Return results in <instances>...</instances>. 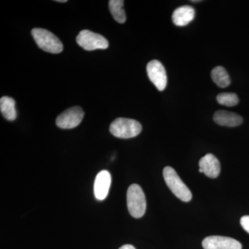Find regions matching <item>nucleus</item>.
<instances>
[{"label": "nucleus", "instance_id": "20", "mask_svg": "<svg viewBox=\"0 0 249 249\" xmlns=\"http://www.w3.org/2000/svg\"><path fill=\"white\" fill-rule=\"evenodd\" d=\"M192 2H201V0H192Z\"/></svg>", "mask_w": 249, "mask_h": 249}, {"label": "nucleus", "instance_id": "4", "mask_svg": "<svg viewBox=\"0 0 249 249\" xmlns=\"http://www.w3.org/2000/svg\"><path fill=\"white\" fill-rule=\"evenodd\" d=\"M127 205L129 214L134 218H141L146 211V199L142 188L137 184L129 187L127 192Z\"/></svg>", "mask_w": 249, "mask_h": 249}, {"label": "nucleus", "instance_id": "11", "mask_svg": "<svg viewBox=\"0 0 249 249\" xmlns=\"http://www.w3.org/2000/svg\"><path fill=\"white\" fill-rule=\"evenodd\" d=\"M213 120L216 124L227 127H237L243 123V118L236 114L227 110H218L215 111L213 116Z\"/></svg>", "mask_w": 249, "mask_h": 249}, {"label": "nucleus", "instance_id": "6", "mask_svg": "<svg viewBox=\"0 0 249 249\" xmlns=\"http://www.w3.org/2000/svg\"><path fill=\"white\" fill-rule=\"evenodd\" d=\"M85 113L81 107L76 106L69 108L57 117V126L61 129H72L77 127L83 121Z\"/></svg>", "mask_w": 249, "mask_h": 249}, {"label": "nucleus", "instance_id": "18", "mask_svg": "<svg viewBox=\"0 0 249 249\" xmlns=\"http://www.w3.org/2000/svg\"><path fill=\"white\" fill-rule=\"evenodd\" d=\"M119 249H136L134 248L133 246L130 245H125L122 246V247H121V248H119Z\"/></svg>", "mask_w": 249, "mask_h": 249}, {"label": "nucleus", "instance_id": "13", "mask_svg": "<svg viewBox=\"0 0 249 249\" xmlns=\"http://www.w3.org/2000/svg\"><path fill=\"white\" fill-rule=\"evenodd\" d=\"M16 101L9 96H3L0 99V110L6 120L13 121L17 117L16 109Z\"/></svg>", "mask_w": 249, "mask_h": 249}, {"label": "nucleus", "instance_id": "15", "mask_svg": "<svg viewBox=\"0 0 249 249\" xmlns=\"http://www.w3.org/2000/svg\"><path fill=\"white\" fill-rule=\"evenodd\" d=\"M124 1L110 0L109 1V11L116 22L124 24L126 22V15L124 9Z\"/></svg>", "mask_w": 249, "mask_h": 249}, {"label": "nucleus", "instance_id": "21", "mask_svg": "<svg viewBox=\"0 0 249 249\" xmlns=\"http://www.w3.org/2000/svg\"><path fill=\"white\" fill-rule=\"evenodd\" d=\"M199 173H203V170L201 169V168H199Z\"/></svg>", "mask_w": 249, "mask_h": 249}, {"label": "nucleus", "instance_id": "9", "mask_svg": "<svg viewBox=\"0 0 249 249\" xmlns=\"http://www.w3.org/2000/svg\"><path fill=\"white\" fill-rule=\"evenodd\" d=\"M110 173L103 170L98 174L94 182V195L98 200H103L107 197L111 185Z\"/></svg>", "mask_w": 249, "mask_h": 249}, {"label": "nucleus", "instance_id": "17", "mask_svg": "<svg viewBox=\"0 0 249 249\" xmlns=\"http://www.w3.org/2000/svg\"><path fill=\"white\" fill-rule=\"evenodd\" d=\"M240 224L242 228L249 233V216H243L240 219Z\"/></svg>", "mask_w": 249, "mask_h": 249}, {"label": "nucleus", "instance_id": "1", "mask_svg": "<svg viewBox=\"0 0 249 249\" xmlns=\"http://www.w3.org/2000/svg\"><path fill=\"white\" fill-rule=\"evenodd\" d=\"M163 175L167 186L177 197L184 202L191 200L193 195L191 191L183 182L174 168L170 166L165 167Z\"/></svg>", "mask_w": 249, "mask_h": 249}, {"label": "nucleus", "instance_id": "2", "mask_svg": "<svg viewBox=\"0 0 249 249\" xmlns=\"http://www.w3.org/2000/svg\"><path fill=\"white\" fill-rule=\"evenodd\" d=\"M109 131L117 138H133L142 132V125L139 121L134 119L118 118L111 123Z\"/></svg>", "mask_w": 249, "mask_h": 249}, {"label": "nucleus", "instance_id": "5", "mask_svg": "<svg viewBox=\"0 0 249 249\" xmlns=\"http://www.w3.org/2000/svg\"><path fill=\"white\" fill-rule=\"evenodd\" d=\"M76 42L87 51L106 49L109 47V42L104 36L89 30L80 31L76 37Z\"/></svg>", "mask_w": 249, "mask_h": 249}, {"label": "nucleus", "instance_id": "12", "mask_svg": "<svg viewBox=\"0 0 249 249\" xmlns=\"http://www.w3.org/2000/svg\"><path fill=\"white\" fill-rule=\"evenodd\" d=\"M196 16V11L191 6H180L174 11L172 19L174 24L178 27L188 25Z\"/></svg>", "mask_w": 249, "mask_h": 249}, {"label": "nucleus", "instance_id": "7", "mask_svg": "<svg viewBox=\"0 0 249 249\" xmlns=\"http://www.w3.org/2000/svg\"><path fill=\"white\" fill-rule=\"evenodd\" d=\"M147 76L150 81L155 85L159 91H162L167 86L166 71L163 65L159 60H153L147 64Z\"/></svg>", "mask_w": 249, "mask_h": 249}, {"label": "nucleus", "instance_id": "16", "mask_svg": "<svg viewBox=\"0 0 249 249\" xmlns=\"http://www.w3.org/2000/svg\"><path fill=\"white\" fill-rule=\"evenodd\" d=\"M217 101L222 106L233 107L238 104L239 98L235 93H221L217 95Z\"/></svg>", "mask_w": 249, "mask_h": 249}, {"label": "nucleus", "instance_id": "19", "mask_svg": "<svg viewBox=\"0 0 249 249\" xmlns=\"http://www.w3.org/2000/svg\"><path fill=\"white\" fill-rule=\"evenodd\" d=\"M56 1H58V2H62V3H65V2H67V0H57Z\"/></svg>", "mask_w": 249, "mask_h": 249}, {"label": "nucleus", "instance_id": "10", "mask_svg": "<svg viewBox=\"0 0 249 249\" xmlns=\"http://www.w3.org/2000/svg\"><path fill=\"white\" fill-rule=\"evenodd\" d=\"M199 168L209 178H217L220 174L221 166L219 160L213 154H207L199 160Z\"/></svg>", "mask_w": 249, "mask_h": 249}, {"label": "nucleus", "instance_id": "14", "mask_svg": "<svg viewBox=\"0 0 249 249\" xmlns=\"http://www.w3.org/2000/svg\"><path fill=\"white\" fill-rule=\"evenodd\" d=\"M211 77L214 83L221 88H227L231 84L230 77L224 67H214L211 72Z\"/></svg>", "mask_w": 249, "mask_h": 249}, {"label": "nucleus", "instance_id": "8", "mask_svg": "<svg viewBox=\"0 0 249 249\" xmlns=\"http://www.w3.org/2000/svg\"><path fill=\"white\" fill-rule=\"evenodd\" d=\"M204 249H242V245L231 237L224 236H209L202 242Z\"/></svg>", "mask_w": 249, "mask_h": 249}, {"label": "nucleus", "instance_id": "3", "mask_svg": "<svg viewBox=\"0 0 249 249\" xmlns=\"http://www.w3.org/2000/svg\"><path fill=\"white\" fill-rule=\"evenodd\" d=\"M33 37L39 48L51 53H60L63 45L57 36L47 29L35 28L31 31Z\"/></svg>", "mask_w": 249, "mask_h": 249}]
</instances>
